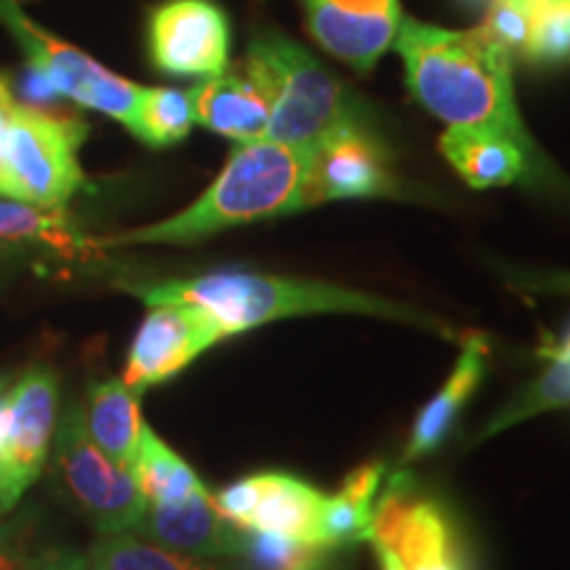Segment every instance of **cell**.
<instances>
[{
	"instance_id": "obj_1",
	"label": "cell",
	"mask_w": 570,
	"mask_h": 570,
	"mask_svg": "<svg viewBox=\"0 0 570 570\" xmlns=\"http://www.w3.org/2000/svg\"><path fill=\"white\" fill-rule=\"evenodd\" d=\"M412 96L449 127L508 135L537 151L512 92V63L483 27L444 30L402 17L396 40Z\"/></svg>"
},
{
	"instance_id": "obj_2",
	"label": "cell",
	"mask_w": 570,
	"mask_h": 570,
	"mask_svg": "<svg viewBox=\"0 0 570 570\" xmlns=\"http://www.w3.org/2000/svg\"><path fill=\"white\" fill-rule=\"evenodd\" d=\"M125 291L138 296L148 306L156 304H190L209 312L214 323L223 327L225 336L252 331V327L275 323V320L298 315H327V312H346V315H375L399 320L439 331L449 336V327L423 315L412 306L389 302L383 296L362 294L354 288H341L331 283L294 281V277H273L225 269L190 281L167 283H125Z\"/></svg>"
},
{
	"instance_id": "obj_3",
	"label": "cell",
	"mask_w": 570,
	"mask_h": 570,
	"mask_svg": "<svg viewBox=\"0 0 570 570\" xmlns=\"http://www.w3.org/2000/svg\"><path fill=\"white\" fill-rule=\"evenodd\" d=\"M306 173H309V151L269 138L238 142L217 180L188 209L156 225L135 227V230L96 240V244L188 246L227 227L306 209Z\"/></svg>"
},
{
	"instance_id": "obj_4",
	"label": "cell",
	"mask_w": 570,
	"mask_h": 570,
	"mask_svg": "<svg viewBox=\"0 0 570 570\" xmlns=\"http://www.w3.org/2000/svg\"><path fill=\"white\" fill-rule=\"evenodd\" d=\"M244 69L269 98V140L312 151L338 130L365 125L344 85L283 35H256Z\"/></svg>"
},
{
	"instance_id": "obj_5",
	"label": "cell",
	"mask_w": 570,
	"mask_h": 570,
	"mask_svg": "<svg viewBox=\"0 0 570 570\" xmlns=\"http://www.w3.org/2000/svg\"><path fill=\"white\" fill-rule=\"evenodd\" d=\"M88 125L19 104L6 151V198L59 212L85 188L80 146Z\"/></svg>"
},
{
	"instance_id": "obj_6",
	"label": "cell",
	"mask_w": 570,
	"mask_h": 570,
	"mask_svg": "<svg viewBox=\"0 0 570 570\" xmlns=\"http://www.w3.org/2000/svg\"><path fill=\"white\" fill-rule=\"evenodd\" d=\"M0 24L19 42L40 85L51 96L69 98L85 109L101 111L130 130L140 85L114 75L80 48L42 30L27 17L19 0H0Z\"/></svg>"
},
{
	"instance_id": "obj_7",
	"label": "cell",
	"mask_w": 570,
	"mask_h": 570,
	"mask_svg": "<svg viewBox=\"0 0 570 570\" xmlns=\"http://www.w3.org/2000/svg\"><path fill=\"white\" fill-rule=\"evenodd\" d=\"M53 473L63 494L90 520L98 533L132 531L146 510L130 470L119 468L106 458L85 425V410L71 402L56 425L53 436Z\"/></svg>"
},
{
	"instance_id": "obj_8",
	"label": "cell",
	"mask_w": 570,
	"mask_h": 570,
	"mask_svg": "<svg viewBox=\"0 0 570 570\" xmlns=\"http://www.w3.org/2000/svg\"><path fill=\"white\" fill-rule=\"evenodd\" d=\"M59 375L46 365L24 370L0 396V515H9L40 479L59 425Z\"/></svg>"
},
{
	"instance_id": "obj_9",
	"label": "cell",
	"mask_w": 570,
	"mask_h": 570,
	"mask_svg": "<svg viewBox=\"0 0 570 570\" xmlns=\"http://www.w3.org/2000/svg\"><path fill=\"white\" fill-rule=\"evenodd\" d=\"M370 544L394 552L404 570H470L452 518L439 502L415 497L396 475L373 508Z\"/></svg>"
},
{
	"instance_id": "obj_10",
	"label": "cell",
	"mask_w": 570,
	"mask_h": 570,
	"mask_svg": "<svg viewBox=\"0 0 570 570\" xmlns=\"http://www.w3.org/2000/svg\"><path fill=\"white\" fill-rule=\"evenodd\" d=\"M223 338V327L202 306L156 304L135 333L122 381L142 394L183 373Z\"/></svg>"
},
{
	"instance_id": "obj_11",
	"label": "cell",
	"mask_w": 570,
	"mask_h": 570,
	"mask_svg": "<svg viewBox=\"0 0 570 570\" xmlns=\"http://www.w3.org/2000/svg\"><path fill=\"white\" fill-rule=\"evenodd\" d=\"M156 69L180 77H214L230 63V24L212 0H167L148 21Z\"/></svg>"
},
{
	"instance_id": "obj_12",
	"label": "cell",
	"mask_w": 570,
	"mask_h": 570,
	"mask_svg": "<svg viewBox=\"0 0 570 570\" xmlns=\"http://www.w3.org/2000/svg\"><path fill=\"white\" fill-rule=\"evenodd\" d=\"M214 508L233 525L320 544L325 497L285 473H256L212 494Z\"/></svg>"
},
{
	"instance_id": "obj_13",
	"label": "cell",
	"mask_w": 570,
	"mask_h": 570,
	"mask_svg": "<svg viewBox=\"0 0 570 570\" xmlns=\"http://www.w3.org/2000/svg\"><path fill=\"white\" fill-rule=\"evenodd\" d=\"M396 180L386 167V154L377 146L365 125L346 130L320 142L309 151L304 206L338 202V198L394 196Z\"/></svg>"
},
{
	"instance_id": "obj_14",
	"label": "cell",
	"mask_w": 570,
	"mask_h": 570,
	"mask_svg": "<svg viewBox=\"0 0 570 570\" xmlns=\"http://www.w3.org/2000/svg\"><path fill=\"white\" fill-rule=\"evenodd\" d=\"M312 38L356 71H370L394 46L399 0H302Z\"/></svg>"
},
{
	"instance_id": "obj_15",
	"label": "cell",
	"mask_w": 570,
	"mask_h": 570,
	"mask_svg": "<svg viewBox=\"0 0 570 570\" xmlns=\"http://www.w3.org/2000/svg\"><path fill=\"white\" fill-rule=\"evenodd\" d=\"M132 531L154 544L202 560L238 558L244 541V529L219 515L206 489L185 502L146 504Z\"/></svg>"
},
{
	"instance_id": "obj_16",
	"label": "cell",
	"mask_w": 570,
	"mask_h": 570,
	"mask_svg": "<svg viewBox=\"0 0 570 570\" xmlns=\"http://www.w3.org/2000/svg\"><path fill=\"white\" fill-rule=\"evenodd\" d=\"M196 125L235 142L262 140L269 125V98L259 82L240 71H219L188 88Z\"/></svg>"
},
{
	"instance_id": "obj_17",
	"label": "cell",
	"mask_w": 570,
	"mask_h": 570,
	"mask_svg": "<svg viewBox=\"0 0 570 570\" xmlns=\"http://www.w3.org/2000/svg\"><path fill=\"white\" fill-rule=\"evenodd\" d=\"M441 154L470 188H502L541 175L539 154L529 151L508 135L449 127L439 140Z\"/></svg>"
},
{
	"instance_id": "obj_18",
	"label": "cell",
	"mask_w": 570,
	"mask_h": 570,
	"mask_svg": "<svg viewBox=\"0 0 570 570\" xmlns=\"http://www.w3.org/2000/svg\"><path fill=\"white\" fill-rule=\"evenodd\" d=\"M483 373H487V341L470 336L452 375L446 377L444 389L420 410L415 428H412L410 444L404 449V462L425 458V454L436 452L444 444V439L449 436L454 423H458L468 399L481 386Z\"/></svg>"
},
{
	"instance_id": "obj_19",
	"label": "cell",
	"mask_w": 570,
	"mask_h": 570,
	"mask_svg": "<svg viewBox=\"0 0 570 570\" xmlns=\"http://www.w3.org/2000/svg\"><path fill=\"white\" fill-rule=\"evenodd\" d=\"M85 425L106 458L130 470L142 431L140 394L127 386L122 377L90 383Z\"/></svg>"
},
{
	"instance_id": "obj_20",
	"label": "cell",
	"mask_w": 570,
	"mask_h": 570,
	"mask_svg": "<svg viewBox=\"0 0 570 570\" xmlns=\"http://www.w3.org/2000/svg\"><path fill=\"white\" fill-rule=\"evenodd\" d=\"M383 473L386 470L377 462L356 468L336 497H325L320 512V544L336 550L370 539L375 494L383 483Z\"/></svg>"
},
{
	"instance_id": "obj_21",
	"label": "cell",
	"mask_w": 570,
	"mask_h": 570,
	"mask_svg": "<svg viewBox=\"0 0 570 570\" xmlns=\"http://www.w3.org/2000/svg\"><path fill=\"white\" fill-rule=\"evenodd\" d=\"M130 473L148 504L185 502V499L206 489L196 475V470L175 449L164 444L146 423H142L138 452H135Z\"/></svg>"
},
{
	"instance_id": "obj_22",
	"label": "cell",
	"mask_w": 570,
	"mask_h": 570,
	"mask_svg": "<svg viewBox=\"0 0 570 570\" xmlns=\"http://www.w3.org/2000/svg\"><path fill=\"white\" fill-rule=\"evenodd\" d=\"M0 240L51 246L61 254L88 252L98 246L96 240L85 238L71 227L63 209H38V206L11 202V198H0Z\"/></svg>"
},
{
	"instance_id": "obj_23",
	"label": "cell",
	"mask_w": 570,
	"mask_h": 570,
	"mask_svg": "<svg viewBox=\"0 0 570 570\" xmlns=\"http://www.w3.org/2000/svg\"><path fill=\"white\" fill-rule=\"evenodd\" d=\"M88 570H217L202 558H190L138 539L135 533H104L85 554Z\"/></svg>"
},
{
	"instance_id": "obj_24",
	"label": "cell",
	"mask_w": 570,
	"mask_h": 570,
	"mask_svg": "<svg viewBox=\"0 0 570 570\" xmlns=\"http://www.w3.org/2000/svg\"><path fill=\"white\" fill-rule=\"evenodd\" d=\"M196 125L188 90L140 88L130 132L154 148L180 142Z\"/></svg>"
},
{
	"instance_id": "obj_25",
	"label": "cell",
	"mask_w": 570,
	"mask_h": 570,
	"mask_svg": "<svg viewBox=\"0 0 570 570\" xmlns=\"http://www.w3.org/2000/svg\"><path fill=\"white\" fill-rule=\"evenodd\" d=\"M550 365L544 367L537 381L529 383L499 415L491 420L483 431V436L504 431V428L529 420L533 415H541L547 410H562L570 407V360L558 354H544Z\"/></svg>"
},
{
	"instance_id": "obj_26",
	"label": "cell",
	"mask_w": 570,
	"mask_h": 570,
	"mask_svg": "<svg viewBox=\"0 0 570 570\" xmlns=\"http://www.w3.org/2000/svg\"><path fill=\"white\" fill-rule=\"evenodd\" d=\"M327 554L331 550L315 541L244 529L238 558H244L254 570H317L325 568Z\"/></svg>"
},
{
	"instance_id": "obj_27",
	"label": "cell",
	"mask_w": 570,
	"mask_h": 570,
	"mask_svg": "<svg viewBox=\"0 0 570 570\" xmlns=\"http://www.w3.org/2000/svg\"><path fill=\"white\" fill-rule=\"evenodd\" d=\"M523 56L541 63L570 59V0L531 6V38Z\"/></svg>"
},
{
	"instance_id": "obj_28",
	"label": "cell",
	"mask_w": 570,
	"mask_h": 570,
	"mask_svg": "<svg viewBox=\"0 0 570 570\" xmlns=\"http://www.w3.org/2000/svg\"><path fill=\"white\" fill-rule=\"evenodd\" d=\"M483 30L510 56H523L531 38V6L512 3V0H491V13Z\"/></svg>"
},
{
	"instance_id": "obj_29",
	"label": "cell",
	"mask_w": 570,
	"mask_h": 570,
	"mask_svg": "<svg viewBox=\"0 0 570 570\" xmlns=\"http://www.w3.org/2000/svg\"><path fill=\"white\" fill-rule=\"evenodd\" d=\"M38 523L35 508L19 510L17 515H0V570H24L30 560V541Z\"/></svg>"
},
{
	"instance_id": "obj_30",
	"label": "cell",
	"mask_w": 570,
	"mask_h": 570,
	"mask_svg": "<svg viewBox=\"0 0 570 570\" xmlns=\"http://www.w3.org/2000/svg\"><path fill=\"white\" fill-rule=\"evenodd\" d=\"M24 570H88L82 554L67 547H53V550H42L38 554H30Z\"/></svg>"
},
{
	"instance_id": "obj_31",
	"label": "cell",
	"mask_w": 570,
	"mask_h": 570,
	"mask_svg": "<svg viewBox=\"0 0 570 570\" xmlns=\"http://www.w3.org/2000/svg\"><path fill=\"white\" fill-rule=\"evenodd\" d=\"M13 109H17V98H13L9 82L0 80V198H6V151H9Z\"/></svg>"
},
{
	"instance_id": "obj_32",
	"label": "cell",
	"mask_w": 570,
	"mask_h": 570,
	"mask_svg": "<svg viewBox=\"0 0 570 570\" xmlns=\"http://www.w3.org/2000/svg\"><path fill=\"white\" fill-rule=\"evenodd\" d=\"M518 285L529 291H539V294H568L570 296V273H533L520 275Z\"/></svg>"
},
{
	"instance_id": "obj_33",
	"label": "cell",
	"mask_w": 570,
	"mask_h": 570,
	"mask_svg": "<svg viewBox=\"0 0 570 570\" xmlns=\"http://www.w3.org/2000/svg\"><path fill=\"white\" fill-rule=\"evenodd\" d=\"M24 256V244H13V240H0V281H3L6 273L13 262Z\"/></svg>"
},
{
	"instance_id": "obj_34",
	"label": "cell",
	"mask_w": 570,
	"mask_h": 570,
	"mask_svg": "<svg viewBox=\"0 0 570 570\" xmlns=\"http://www.w3.org/2000/svg\"><path fill=\"white\" fill-rule=\"evenodd\" d=\"M373 550H375V554H377V562H381V570H404L402 562H399V560L394 558V552L386 550V547L373 544Z\"/></svg>"
},
{
	"instance_id": "obj_35",
	"label": "cell",
	"mask_w": 570,
	"mask_h": 570,
	"mask_svg": "<svg viewBox=\"0 0 570 570\" xmlns=\"http://www.w3.org/2000/svg\"><path fill=\"white\" fill-rule=\"evenodd\" d=\"M541 354H558V356H566V360H570V333L560 341L558 346H547Z\"/></svg>"
},
{
	"instance_id": "obj_36",
	"label": "cell",
	"mask_w": 570,
	"mask_h": 570,
	"mask_svg": "<svg viewBox=\"0 0 570 570\" xmlns=\"http://www.w3.org/2000/svg\"><path fill=\"white\" fill-rule=\"evenodd\" d=\"M512 3H525V6H537L541 0H512Z\"/></svg>"
},
{
	"instance_id": "obj_37",
	"label": "cell",
	"mask_w": 570,
	"mask_h": 570,
	"mask_svg": "<svg viewBox=\"0 0 570 570\" xmlns=\"http://www.w3.org/2000/svg\"><path fill=\"white\" fill-rule=\"evenodd\" d=\"M0 389H3V377H0Z\"/></svg>"
},
{
	"instance_id": "obj_38",
	"label": "cell",
	"mask_w": 570,
	"mask_h": 570,
	"mask_svg": "<svg viewBox=\"0 0 570 570\" xmlns=\"http://www.w3.org/2000/svg\"><path fill=\"white\" fill-rule=\"evenodd\" d=\"M317 570H323V568H317Z\"/></svg>"
}]
</instances>
